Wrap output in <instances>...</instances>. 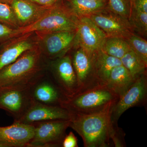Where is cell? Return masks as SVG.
Here are the masks:
<instances>
[{
  "label": "cell",
  "mask_w": 147,
  "mask_h": 147,
  "mask_svg": "<svg viewBox=\"0 0 147 147\" xmlns=\"http://www.w3.org/2000/svg\"><path fill=\"white\" fill-rule=\"evenodd\" d=\"M48 61L37 46L27 50L0 71V89L32 86L47 72Z\"/></svg>",
  "instance_id": "6da1fadb"
},
{
  "label": "cell",
  "mask_w": 147,
  "mask_h": 147,
  "mask_svg": "<svg viewBox=\"0 0 147 147\" xmlns=\"http://www.w3.org/2000/svg\"><path fill=\"white\" fill-rule=\"evenodd\" d=\"M113 106L93 114H75L69 112L71 113L69 127L81 137L84 147L110 146L111 135L117 125L111 119Z\"/></svg>",
  "instance_id": "7a4b0ae2"
},
{
  "label": "cell",
  "mask_w": 147,
  "mask_h": 147,
  "mask_svg": "<svg viewBox=\"0 0 147 147\" xmlns=\"http://www.w3.org/2000/svg\"><path fill=\"white\" fill-rule=\"evenodd\" d=\"M119 98L106 85H100L67 98L60 106L71 113L93 114L112 107Z\"/></svg>",
  "instance_id": "3957f363"
},
{
  "label": "cell",
  "mask_w": 147,
  "mask_h": 147,
  "mask_svg": "<svg viewBox=\"0 0 147 147\" xmlns=\"http://www.w3.org/2000/svg\"><path fill=\"white\" fill-rule=\"evenodd\" d=\"M79 18L64 4L63 0L34 24L15 29L13 37L35 32L72 31L77 30Z\"/></svg>",
  "instance_id": "277c9868"
},
{
  "label": "cell",
  "mask_w": 147,
  "mask_h": 147,
  "mask_svg": "<svg viewBox=\"0 0 147 147\" xmlns=\"http://www.w3.org/2000/svg\"><path fill=\"white\" fill-rule=\"evenodd\" d=\"M37 46L48 60L62 57L75 46L76 30L72 31L35 32Z\"/></svg>",
  "instance_id": "5b68a950"
},
{
  "label": "cell",
  "mask_w": 147,
  "mask_h": 147,
  "mask_svg": "<svg viewBox=\"0 0 147 147\" xmlns=\"http://www.w3.org/2000/svg\"><path fill=\"white\" fill-rule=\"evenodd\" d=\"M47 72L67 99L79 93L77 78L70 54L48 60Z\"/></svg>",
  "instance_id": "8992f818"
},
{
  "label": "cell",
  "mask_w": 147,
  "mask_h": 147,
  "mask_svg": "<svg viewBox=\"0 0 147 147\" xmlns=\"http://www.w3.org/2000/svg\"><path fill=\"white\" fill-rule=\"evenodd\" d=\"M31 86H18L0 89V109L9 113L18 121L30 108L34 100Z\"/></svg>",
  "instance_id": "52a82bcc"
},
{
  "label": "cell",
  "mask_w": 147,
  "mask_h": 147,
  "mask_svg": "<svg viewBox=\"0 0 147 147\" xmlns=\"http://www.w3.org/2000/svg\"><path fill=\"white\" fill-rule=\"evenodd\" d=\"M70 120L38 122L34 126L33 137L28 147H61L69 127Z\"/></svg>",
  "instance_id": "ba28073f"
},
{
  "label": "cell",
  "mask_w": 147,
  "mask_h": 147,
  "mask_svg": "<svg viewBox=\"0 0 147 147\" xmlns=\"http://www.w3.org/2000/svg\"><path fill=\"white\" fill-rule=\"evenodd\" d=\"M71 50L70 55L77 78L79 93L102 85L98 82L95 72L94 53L81 47Z\"/></svg>",
  "instance_id": "9c48e42d"
},
{
  "label": "cell",
  "mask_w": 147,
  "mask_h": 147,
  "mask_svg": "<svg viewBox=\"0 0 147 147\" xmlns=\"http://www.w3.org/2000/svg\"><path fill=\"white\" fill-rule=\"evenodd\" d=\"M147 98L146 72L135 79L128 89L119 97L112 109L111 119L113 122L117 123L121 115L129 108L144 105Z\"/></svg>",
  "instance_id": "30bf717a"
},
{
  "label": "cell",
  "mask_w": 147,
  "mask_h": 147,
  "mask_svg": "<svg viewBox=\"0 0 147 147\" xmlns=\"http://www.w3.org/2000/svg\"><path fill=\"white\" fill-rule=\"evenodd\" d=\"M102 30L107 37L126 39L134 33L128 19L105 8L87 16Z\"/></svg>",
  "instance_id": "8fae6325"
},
{
  "label": "cell",
  "mask_w": 147,
  "mask_h": 147,
  "mask_svg": "<svg viewBox=\"0 0 147 147\" xmlns=\"http://www.w3.org/2000/svg\"><path fill=\"white\" fill-rule=\"evenodd\" d=\"M106 37L105 34L90 18L87 16L80 17L76 30L74 48L81 47L94 53L100 49Z\"/></svg>",
  "instance_id": "7c38bea8"
},
{
  "label": "cell",
  "mask_w": 147,
  "mask_h": 147,
  "mask_svg": "<svg viewBox=\"0 0 147 147\" xmlns=\"http://www.w3.org/2000/svg\"><path fill=\"white\" fill-rule=\"evenodd\" d=\"M36 46L35 32L14 37L0 45V71L16 61L26 51Z\"/></svg>",
  "instance_id": "4fadbf2b"
},
{
  "label": "cell",
  "mask_w": 147,
  "mask_h": 147,
  "mask_svg": "<svg viewBox=\"0 0 147 147\" xmlns=\"http://www.w3.org/2000/svg\"><path fill=\"white\" fill-rule=\"evenodd\" d=\"M32 97L35 101L52 105H60L67 99L47 72L31 86Z\"/></svg>",
  "instance_id": "5bb4252c"
},
{
  "label": "cell",
  "mask_w": 147,
  "mask_h": 147,
  "mask_svg": "<svg viewBox=\"0 0 147 147\" xmlns=\"http://www.w3.org/2000/svg\"><path fill=\"white\" fill-rule=\"evenodd\" d=\"M71 113L60 105L42 104L34 101L30 108L18 122L32 124L38 122L56 120H70Z\"/></svg>",
  "instance_id": "9a60e30c"
},
{
  "label": "cell",
  "mask_w": 147,
  "mask_h": 147,
  "mask_svg": "<svg viewBox=\"0 0 147 147\" xmlns=\"http://www.w3.org/2000/svg\"><path fill=\"white\" fill-rule=\"evenodd\" d=\"M34 128L33 124L18 121L0 127V144L5 147H28L33 137Z\"/></svg>",
  "instance_id": "2e32d148"
},
{
  "label": "cell",
  "mask_w": 147,
  "mask_h": 147,
  "mask_svg": "<svg viewBox=\"0 0 147 147\" xmlns=\"http://www.w3.org/2000/svg\"><path fill=\"white\" fill-rule=\"evenodd\" d=\"M9 5L14 13L18 28L34 24L53 7L42 6L29 0H12Z\"/></svg>",
  "instance_id": "e0dca14e"
},
{
  "label": "cell",
  "mask_w": 147,
  "mask_h": 147,
  "mask_svg": "<svg viewBox=\"0 0 147 147\" xmlns=\"http://www.w3.org/2000/svg\"><path fill=\"white\" fill-rule=\"evenodd\" d=\"M93 59L96 75L102 85L106 84L113 69L122 65L120 59L108 55L101 49L94 53Z\"/></svg>",
  "instance_id": "ac0fdd59"
},
{
  "label": "cell",
  "mask_w": 147,
  "mask_h": 147,
  "mask_svg": "<svg viewBox=\"0 0 147 147\" xmlns=\"http://www.w3.org/2000/svg\"><path fill=\"white\" fill-rule=\"evenodd\" d=\"M135 79L123 65L115 67L111 71L105 85L119 97L134 83Z\"/></svg>",
  "instance_id": "d6986e66"
},
{
  "label": "cell",
  "mask_w": 147,
  "mask_h": 147,
  "mask_svg": "<svg viewBox=\"0 0 147 147\" xmlns=\"http://www.w3.org/2000/svg\"><path fill=\"white\" fill-rule=\"evenodd\" d=\"M64 4L72 14L78 18L88 16L104 9L107 5L92 0H63Z\"/></svg>",
  "instance_id": "ffe728a7"
},
{
  "label": "cell",
  "mask_w": 147,
  "mask_h": 147,
  "mask_svg": "<svg viewBox=\"0 0 147 147\" xmlns=\"http://www.w3.org/2000/svg\"><path fill=\"white\" fill-rule=\"evenodd\" d=\"M100 49L110 56L121 59L131 48L125 38L107 37Z\"/></svg>",
  "instance_id": "44dd1931"
},
{
  "label": "cell",
  "mask_w": 147,
  "mask_h": 147,
  "mask_svg": "<svg viewBox=\"0 0 147 147\" xmlns=\"http://www.w3.org/2000/svg\"><path fill=\"white\" fill-rule=\"evenodd\" d=\"M120 60L122 65L127 69L134 79L147 72V65L142 62L131 49Z\"/></svg>",
  "instance_id": "7402d4cb"
},
{
  "label": "cell",
  "mask_w": 147,
  "mask_h": 147,
  "mask_svg": "<svg viewBox=\"0 0 147 147\" xmlns=\"http://www.w3.org/2000/svg\"><path fill=\"white\" fill-rule=\"evenodd\" d=\"M131 50L147 65V41L144 38L134 33L125 39Z\"/></svg>",
  "instance_id": "603a6c76"
},
{
  "label": "cell",
  "mask_w": 147,
  "mask_h": 147,
  "mask_svg": "<svg viewBox=\"0 0 147 147\" xmlns=\"http://www.w3.org/2000/svg\"><path fill=\"white\" fill-rule=\"evenodd\" d=\"M129 22L134 33L142 36L147 35V13L141 12L131 8Z\"/></svg>",
  "instance_id": "cb8c5ba5"
},
{
  "label": "cell",
  "mask_w": 147,
  "mask_h": 147,
  "mask_svg": "<svg viewBox=\"0 0 147 147\" xmlns=\"http://www.w3.org/2000/svg\"><path fill=\"white\" fill-rule=\"evenodd\" d=\"M106 8L129 20L131 11V0H108Z\"/></svg>",
  "instance_id": "d4e9b609"
},
{
  "label": "cell",
  "mask_w": 147,
  "mask_h": 147,
  "mask_svg": "<svg viewBox=\"0 0 147 147\" xmlns=\"http://www.w3.org/2000/svg\"><path fill=\"white\" fill-rule=\"evenodd\" d=\"M0 23L13 28H18L14 13L9 5L0 3Z\"/></svg>",
  "instance_id": "484cf974"
},
{
  "label": "cell",
  "mask_w": 147,
  "mask_h": 147,
  "mask_svg": "<svg viewBox=\"0 0 147 147\" xmlns=\"http://www.w3.org/2000/svg\"><path fill=\"white\" fill-rule=\"evenodd\" d=\"M15 29L0 23V45L13 37Z\"/></svg>",
  "instance_id": "4316f807"
},
{
  "label": "cell",
  "mask_w": 147,
  "mask_h": 147,
  "mask_svg": "<svg viewBox=\"0 0 147 147\" xmlns=\"http://www.w3.org/2000/svg\"><path fill=\"white\" fill-rule=\"evenodd\" d=\"M62 147H78V140L72 131H70L65 137L62 144Z\"/></svg>",
  "instance_id": "83f0119b"
},
{
  "label": "cell",
  "mask_w": 147,
  "mask_h": 147,
  "mask_svg": "<svg viewBox=\"0 0 147 147\" xmlns=\"http://www.w3.org/2000/svg\"><path fill=\"white\" fill-rule=\"evenodd\" d=\"M132 8L138 11L147 13V0H134Z\"/></svg>",
  "instance_id": "f1b7e54d"
},
{
  "label": "cell",
  "mask_w": 147,
  "mask_h": 147,
  "mask_svg": "<svg viewBox=\"0 0 147 147\" xmlns=\"http://www.w3.org/2000/svg\"><path fill=\"white\" fill-rule=\"evenodd\" d=\"M29 1L42 6L52 7L60 2L61 0H29Z\"/></svg>",
  "instance_id": "f546056e"
},
{
  "label": "cell",
  "mask_w": 147,
  "mask_h": 147,
  "mask_svg": "<svg viewBox=\"0 0 147 147\" xmlns=\"http://www.w3.org/2000/svg\"><path fill=\"white\" fill-rule=\"evenodd\" d=\"M11 1H12V0H0V3L9 5Z\"/></svg>",
  "instance_id": "4dcf8cb0"
},
{
  "label": "cell",
  "mask_w": 147,
  "mask_h": 147,
  "mask_svg": "<svg viewBox=\"0 0 147 147\" xmlns=\"http://www.w3.org/2000/svg\"><path fill=\"white\" fill-rule=\"evenodd\" d=\"M92 1H94L98 2L103 3H104L107 4L108 0H92Z\"/></svg>",
  "instance_id": "1f68e13d"
},
{
  "label": "cell",
  "mask_w": 147,
  "mask_h": 147,
  "mask_svg": "<svg viewBox=\"0 0 147 147\" xmlns=\"http://www.w3.org/2000/svg\"><path fill=\"white\" fill-rule=\"evenodd\" d=\"M134 0H131V7H132V6L133 5V3H134Z\"/></svg>",
  "instance_id": "d6a6232c"
},
{
  "label": "cell",
  "mask_w": 147,
  "mask_h": 147,
  "mask_svg": "<svg viewBox=\"0 0 147 147\" xmlns=\"http://www.w3.org/2000/svg\"><path fill=\"white\" fill-rule=\"evenodd\" d=\"M0 147H5L4 146H3V145L1 144H0Z\"/></svg>",
  "instance_id": "836d02e7"
}]
</instances>
